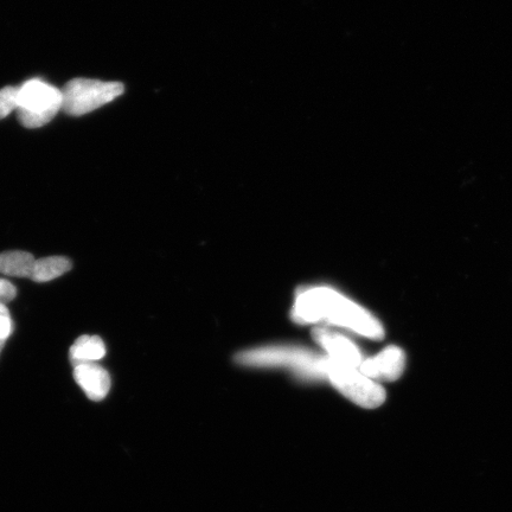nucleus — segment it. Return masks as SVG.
<instances>
[{"instance_id":"obj_1","label":"nucleus","mask_w":512,"mask_h":512,"mask_svg":"<svg viewBox=\"0 0 512 512\" xmlns=\"http://www.w3.org/2000/svg\"><path fill=\"white\" fill-rule=\"evenodd\" d=\"M292 319L299 324L329 323L374 341L384 338L379 319L329 287H313L300 292L293 306Z\"/></svg>"},{"instance_id":"obj_2","label":"nucleus","mask_w":512,"mask_h":512,"mask_svg":"<svg viewBox=\"0 0 512 512\" xmlns=\"http://www.w3.org/2000/svg\"><path fill=\"white\" fill-rule=\"evenodd\" d=\"M236 362L246 367L287 368L304 380L326 379V356L299 347H265L243 351Z\"/></svg>"},{"instance_id":"obj_3","label":"nucleus","mask_w":512,"mask_h":512,"mask_svg":"<svg viewBox=\"0 0 512 512\" xmlns=\"http://www.w3.org/2000/svg\"><path fill=\"white\" fill-rule=\"evenodd\" d=\"M62 91L42 80L34 79L18 87L17 117L27 128L50 123L62 110Z\"/></svg>"},{"instance_id":"obj_4","label":"nucleus","mask_w":512,"mask_h":512,"mask_svg":"<svg viewBox=\"0 0 512 512\" xmlns=\"http://www.w3.org/2000/svg\"><path fill=\"white\" fill-rule=\"evenodd\" d=\"M325 371L326 380L357 406L373 409L386 401V390L381 384L369 379L358 368L343 366L326 356Z\"/></svg>"},{"instance_id":"obj_5","label":"nucleus","mask_w":512,"mask_h":512,"mask_svg":"<svg viewBox=\"0 0 512 512\" xmlns=\"http://www.w3.org/2000/svg\"><path fill=\"white\" fill-rule=\"evenodd\" d=\"M125 91L123 83L75 79L62 89V111L80 117L119 98Z\"/></svg>"},{"instance_id":"obj_6","label":"nucleus","mask_w":512,"mask_h":512,"mask_svg":"<svg viewBox=\"0 0 512 512\" xmlns=\"http://www.w3.org/2000/svg\"><path fill=\"white\" fill-rule=\"evenodd\" d=\"M405 368V351L395 347V345H390V347L383 349L380 354L364 360L358 369L375 382H393L400 379Z\"/></svg>"},{"instance_id":"obj_7","label":"nucleus","mask_w":512,"mask_h":512,"mask_svg":"<svg viewBox=\"0 0 512 512\" xmlns=\"http://www.w3.org/2000/svg\"><path fill=\"white\" fill-rule=\"evenodd\" d=\"M312 335L332 361L343 366L360 368L364 361L362 352L348 337L326 328H316Z\"/></svg>"},{"instance_id":"obj_8","label":"nucleus","mask_w":512,"mask_h":512,"mask_svg":"<svg viewBox=\"0 0 512 512\" xmlns=\"http://www.w3.org/2000/svg\"><path fill=\"white\" fill-rule=\"evenodd\" d=\"M74 380L92 401L104 400L111 389L110 374L96 363H85L75 367Z\"/></svg>"},{"instance_id":"obj_9","label":"nucleus","mask_w":512,"mask_h":512,"mask_svg":"<svg viewBox=\"0 0 512 512\" xmlns=\"http://www.w3.org/2000/svg\"><path fill=\"white\" fill-rule=\"evenodd\" d=\"M105 355V343L99 336H81L69 350V360L74 368L80 364L95 363Z\"/></svg>"},{"instance_id":"obj_10","label":"nucleus","mask_w":512,"mask_h":512,"mask_svg":"<svg viewBox=\"0 0 512 512\" xmlns=\"http://www.w3.org/2000/svg\"><path fill=\"white\" fill-rule=\"evenodd\" d=\"M34 255L11 251L0 254V273L16 278H31L35 266Z\"/></svg>"},{"instance_id":"obj_11","label":"nucleus","mask_w":512,"mask_h":512,"mask_svg":"<svg viewBox=\"0 0 512 512\" xmlns=\"http://www.w3.org/2000/svg\"><path fill=\"white\" fill-rule=\"evenodd\" d=\"M73 264L64 256H49L35 261L31 278L36 283H48V281L60 278L64 273L72 270Z\"/></svg>"},{"instance_id":"obj_12","label":"nucleus","mask_w":512,"mask_h":512,"mask_svg":"<svg viewBox=\"0 0 512 512\" xmlns=\"http://www.w3.org/2000/svg\"><path fill=\"white\" fill-rule=\"evenodd\" d=\"M18 87H5L0 89V120L8 117V115L17 108Z\"/></svg>"},{"instance_id":"obj_13","label":"nucleus","mask_w":512,"mask_h":512,"mask_svg":"<svg viewBox=\"0 0 512 512\" xmlns=\"http://www.w3.org/2000/svg\"><path fill=\"white\" fill-rule=\"evenodd\" d=\"M12 332V320L8 307L0 304V339L8 341Z\"/></svg>"},{"instance_id":"obj_14","label":"nucleus","mask_w":512,"mask_h":512,"mask_svg":"<svg viewBox=\"0 0 512 512\" xmlns=\"http://www.w3.org/2000/svg\"><path fill=\"white\" fill-rule=\"evenodd\" d=\"M17 296V288L8 280L0 279V304H8Z\"/></svg>"},{"instance_id":"obj_15","label":"nucleus","mask_w":512,"mask_h":512,"mask_svg":"<svg viewBox=\"0 0 512 512\" xmlns=\"http://www.w3.org/2000/svg\"><path fill=\"white\" fill-rule=\"evenodd\" d=\"M5 343L6 341H4V339H0V352H2V350L4 349Z\"/></svg>"}]
</instances>
